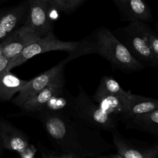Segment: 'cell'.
<instances>
[{"label":"cell","mask_w":158,"mask_h":158,"mask_svg":"<svg viewBox=\"0 0 158 158\" xmlns=\"http://www.w3.org/2000/svg\"><path fill=\"white\" fill-rule=\"evenodd\" d=\"M37 114L52 146L69 158H99L104 152L114 149V144L107 142L99 130L63 115Z\"/></svg>","instance_id":"6da1fadb"},{"label":"cell","mask_w":158,"mask_h":158,"mask_svg":"<svg viewBox=\"0 0 158 158\" xmlns=\"http://www.w3.org/2000/svg\"><path fill=\"white\" fill-rule=\"evenodd\" d=\"M78 54L80 57L99 54L105 58L114 70L125 73L139 72L146 67L131 54L115 35L104 27L97 29L93 35L81 40Z\"/></svg>","instance_id":"7a4b0ae2"},{"label":"cell","mask_w":158,"mask_h":158,"mask_svg":"<svg viewBox=\"0 0 158 158\" xmlns=\"http://www.w3.org/2000/svg\"><path fill=\"white\" fill-rule=\"evenodd\" d=\"M72 118L86 127L99 131L112 132L117 129V120L102 111L79 83L78 94L75 96Z\"/></svg>","instance_id":"3957f363"},{"label":"cell","mask_w":158,"mask_h":158,"mask_svg":"<svg viewBox=\"0 0 158 158\" xmlns=\"http://www.w3.org/2000/svg\"><path fill=\"white\" fill-rule=\"evenodd\" d=\"M66 64L62 60L46 72L27 81L12 100L13 103L20 107L28 99L47 87H65L64 68Z\"/></svg>","instance_id":"277c9868"},{"label":"cell","mask_w":158,"mask_h":158,"mask_svg":"<svg viewBox=\"0 0 158 158\" xmlns=\"http://www.w3.org/2000/svg\"><path fill=\"white\" fill-rule=\"evenodd\" d=\"M80 41L73 42L62 41L59 40L53 31L49 32L46 36L40 37L36 41L25 46L20 52L11 58L6 69L10 70L19 66L33 56L51 51H64L68 52L75 50L78 46Z\"/></svg>","instance_id":"5b68a950"},{"label":"cell","mask_w":158,"mask_h":158,"mask_svg":"<svg viewBox=\"0 0 158 158\" xmlns=\"http://www.w3.org/2000/svg\"><path fill=\"white\" fill-rule=\"evenodd\" d=\"M111 133L114 149L122 158H157L158 157L157 143L151 144L149 142L127 138L117 129Z\"/></svg>","instance_id":"8992f818"},{"label":"cell","mask_w":158,"mask_h":158,"mask_svg":"<svg viewBox=\"0 0 158 158\" xmlns=\"http://www.w3.org/2000/svg\"><path fill=\"white\" fill-rule=\"evenodd\" d=\"M122 31L120 38H117L125 46L131 54L146 67H157L158 59L155 57L145 41L130 22L122 28Z\"/></svg>","instance_id":"52a82bcc"},{"label":"cell","mask_w":158,"mask_h":158,"mask_svg":"<svg viewBox=\"0 0 158 158\" xmlns=\"http://www.w3.org/2000/svg\"><path fill=\"white\" fill-rule=\"evenodd\" d=\"M28 9L23 25L38 36L43 37L52 31L50 9L48 0H28Z\"/></svg>","instance_id":"ba28073f"},{"label":"cell","mask_w":158,"mask_h":158,"mask_svg":"<svg viewBox=\"0 0 158 158\" xmlns=\"http://www.w3.org/2000/svg\"><path fill=\"white\" fill-rule=\"evenodd\" d=\"M34 32L23 25L0 42V52L10 59L25 46L39 39Z\"/></svg>","instance_id":"9c48e42d"},{"label":"cell","mask_w":158,"mask_h":158,"mask_svg":"<svg viewBox=\"0 0 158 158\" xmlns=\"http://www.w3.org/2000/svg\"><path fill=\"white\" fill-rule=\"evenodd\" d=\"M28 9L27 1L0 12V42L23 25Z\"/></svg>","instance_id":"30bf717a"},{"label":"cell","mask_w":158,"mask_h":158,"mask_svg":"<svg viewBox=\"0 0 158 158\" xmlns=\"http://www.w3.org/2000/svg\"><path fill=\"white\" fill-rule=\"evenodd\" d=\"M124 21L141 20L150 22L152 19L149 5L145 0H112Z\"/></svg>","instance_id":"8fae6325"},{"label":"cell","mask_w":158,"mask_h":158,"mask_svg":"<svg viewBox=\"0 0 158 158\" xmlns=\"http://www.w3.org/2000/svg\"><path fill=\"white\" fill-rule=\"evenodd\" d=\"M0 141L4 148L20 152L29 146L27 136L8 121L0 119Z\"/></svg>","instance_id":"7c38bea8"},{"label":"cell","mask_w":158,"mask_h":158,"mask_svg":"<svg viewBox=\"0 0 158 158\" xmlns=\"http://www.w3.org/2000/svg\"><path fill=\"white\" fill-rule=\"evenodd\" d=\"M127 128L158 135V108L152 110L126 116L122 121Z\"/></svg>","instance_id":"4fadbf2b"},{"label":"cell","mask_w":158,"mask_h":158,"mask_svg":"<svg viewBox=\"0 0 158 158\" xmlns=\"http://www.w3.org/2000/svg\"><path fill=\"white\" fill-rule=\"evenodd\" d=\"M119 96L124 104L126 110L124 118L128 115L144 113L158 108L157 99L132 94L125 90Z\"/></svg>","instance_id":"5bb4252c"},{"label":"cell","mask_w":158,"mask_h":158,"mask_svg":"<svg viewBox=\"0 0 158 158\" xmlns=\"http://www.w3.org/2000/svg\"><path fill=\"white\" fill-rule=\"evenodd\" d=\"M74 102L75 96H72L65 87L61 93L51 97L40 112L72 118Z\"/></svg>","instance_id":"9a60e30c"},{"label":"cell","mask_w":158,"mask_h":158,"mask_svg":"<svg viewBox=\"0 0 158 158\" xmlns=\"http://www.w3.org/2000/svg\"><path fill=\"white\" fill-rule=\"evenodd\" d=\"M102 111L122 121L126 115L124 104L120 97L113 94H96L92 97Z\"/></svg>","instance_id":"2e32d148"},{"label":"cell","mask_w":158,"mask_h":158,"mask_svg":"<svg viewBox=\"0 0 158 158\" xmlns=\"http://www.w3.org/2000/svg\"><path fill=\"white\" fill-rule=\"evenodd\" d=\"M4 69L0 70V101L10 100L27 83Z\"/></svg>","instance_id":"e0dca14e"},{"label":"cell","mask_w":158,"mask_h":158,"mask_svg":"<svg viewBox=\"0 0 158 158\" xmlns=\"http://www.w3.org/2000/svg\"><path fill=\"white\" fill-rule=\"evenodd\" d=\"M64 88L47 87L28 99L20 107L27 112L37 114L42 110L51 97L61 93Z\"/></svg>","instance_id":"ac0fdd59"},{"label":"cell","mask_w":158,"mask_h":158,"mask_svg":"<svg viewBox=\"0 0 158 158\" xmlns=\"http://www.w3.org/2000/svg\"><path fill=\"white\" fill-rule=\"evenodd\" d=\"M130 22L145 41L155 57L158 59V38L157 34L143 21L135 20Z\"/></svg>","instance_id":"d6986e66"},{"label":"cell","mask_w":158,"mask_h":158,"mask_svg":"<svg viewBox=\"0 0 158 158\" xmlns=\"http://www.w3.org/2000/svg\"><path fill=\"white\" fill-rule=\"evenodd\" d=\"M120 84L110 76H102L95 91L96 94H113L120 96L123 91Z\"/></svg>","instance_id":"ffe728a7"},{"label":"cell","mask_w":158,"mask_h":158,"mask_svg":"<svg viewBox=\"0 0 158 158\" xmlns=\"http://www.w3.org/2000/svg\"><path fill=\"white\" fill-rule=\"evenodd\" d=\"M52 9L70 14L80 6L85 0H48Z\"/></svg>","instance_id":"44dd1931"},{"label":"cell","mask_w":158,"mask_h":158,"mask_svg":"<svg viewBox=\"0 0 158 158\" xmlns=\"http://www.w3.org/2000/svg\"><path fill=\"white\" fill-rule=\"evenodd\" d=\"M38 148L41 154V156L44 158H69V156H67V154L60 152L57 150L52 151L49 149L47 147H46L41 143H38Z\"/></svg>","instance_id":"7402d4cb"},{"label":"cell","mask_w":158,"mask_h":158,"mask_svg":"<svg viewBox=\"0 0 158 158\" xmlns=\"http://www.w3.org/2000/svg\"><path fill=\"white\" fill-rule=\"evenodd\" d=\"M9 60V59L4 57L0 52V70L6 68Z\"/></svg>","instance_id":"603a6c76"},{"label":"cell","mask_w":158,"mask_h":158,"mask_svg":"<svg viewBox=\"0 0 158 158\" xmlns=\"http://www.w3.org/2000/svg\"><path fill=\"white\" fill-rule=\"evenodd\" d=\"M2 147H3V146H2V143H1V141H0V154L2 153Z\"/></svg>","instance_id":"cb8c5ba5"}]
</instances>
